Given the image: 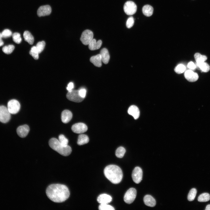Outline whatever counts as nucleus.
<instances>
[{"label":"nucleus","instance_id":"f257e3e1","mask_svg":"<svg viewBox=\"0 0 210 210\" xmlns=\"http://www.w3.org/2000/svg\"><path fill=\"white\" fill-rule=\"evenodd\" d=\"M46 194L52 201L57 203L62 202L69 197L70 192L65 185L55 184L49 185L46 190Z\"/></svg>","mask_w":210,"mask_h":210},{"label":"nucleus","instance_id":"f03ea898","mask_svg":"<svg viewBox=\"0 0 210 210\" xmlns=\"http://www.w3.org/2000/svg\"><path fill=\"white\" fill-rule=\"evenodd\" d=\"M105 177L112 183L118 184L121 181L123 173L120 168L118 166L113 164L106 167L104 170Z\"/></svg>","mask_w":210,"mask_h":210},{"label":"nucleus","instance_id":"7ed1b4c3","mask_svg":"<svg viewBox=\"0 0 210 210\" xmlns=\"http://www.w3.org/2000/svg\"><path fill=\"white\" fill-rule=\"evenodd\" d=\"M49 144L52 149L63 156H68L71 152V148L69 146L62 145L56 138L51 139L49 141Z\"/></svg>","mask_w":210,"mask_h":210},{"label":"nucleus","instance_id":"20e7f679","mask_svg":"<svg viewBox=\"0 0 210 210\" xmlns=\"http://www.w3.org/2000/svg\"><path fill=\"white\" fill-rule=\"evenodd\" d=\"M136 195V189L133 188H130L127 191L124 195V201L128 204L132 203L135 199Z\"/></svg>","mask_w":210,"mask_h":210},{"label":"nucleus","instance_id":"39448f33","mask_svg":"<svg viewBox=\"0 0 210 210\" xmlns=\"http://www.w3.org/2000/svg\"><path fill=\"white\" fill-rule=\"evenodd\" d=\"M123 8L125 12L127 15H132L136 13L137 6L133 1H128L125 4Z\"/></svg>","mask_w":210,"mask_h":210},{"label":"nucleus","instance_id":"423d86ee","mask_svg":"<svg viewBox=\"0 0 210 210\" xmlns=\"http://www.w3.org/2000/svg\"><path fill=\"white\" fill-rule=\"evenodd\" d=\"M20 107L19 102L15 99L10 100L7 104V108L10 114H16L19 111Z\"/></svg>","mask_w":210,"mask_h":210},{"label":"nucleus","instance_id":"0eeeda50","mask_svg":"<svg viewBox=\"0 0 210 210\" xmlns=\"http://www.w3.org/2000/svg\"><path fill=\"white\" fill-rule=\"evenodd\" d=\"M66 97L69 100L76 102H81L84 99L80 96L78 90H72L68 92L66 95Z\"/></svg>","mask_w":210,"mask_h":210},{"label":"nucleus","instance_id":"6e6552de","mask_svg":"<svg viewBox=\"0 0 210 210\" xmlns=\"http://www.w3.org/2000/svg\"><path fill=\"white\" fill-rule=\"evenodd\" d=\"M10 113L7 108L4 106H0V121L2 123L8 122L10 118Z\"/></svg>","mask_w":210,"mask_h":210},{"label":"nucleus","instance_id":"1a4fd4ad","mask_svg":"<svg viewBox=\"0 0 210 210\" xmlns=\"http://www.w3.org/2000/svg\"><path fill=\"white\" fill-rule=\"evenodd\" d=\"M92 32L88 29L85 30L82 33L80 38V40L84 45H88L93 39Z\"/></svg>","mask_w":210,"mask_h":210},{"label":"nucleus","instance_id":"9d476101","mask_svg":"<svg viewBox=\"0 0 210 210\" xmlns=\"http://www.w3.org/2000/svg\"><path fill=\"white\" fill-rule=\"evenodd\" d=\"M143 172L141 169L139 167H135L132 174L133 180L135 183H140L142 180Z\"/></svg>","mask_w":210,"mask_h":210},{"label":"nucleus","instance_id":"9b49d317","mask_svg":"<svg viewBox=\"0 0 210 210\" xmlns=\"http://www.w3.org/2000/svg\"><path fill=\"white\" fill-rule=\"evenodd\" d=\"M71 130L75 133L80 134L86 132L88 130V127L85 124L80 123L73 125Z\"/></svg>","mask_w":210,"mask_h":210},{"label":"nucleus","instance_id":"f8f14e48","mask_svg":"<svg viewBox=\"0 0 210 210\" xmlns=\"http://www.w3.org/2000/svg\"><path fill=\"white\" fill-rule=\"evenodd\" d=\"M51 12L50 6L48 5L41 6L38 8L37 14L39 17L49 15Z\"/></svg>","mask_w":210,"mask_h":210},{"label":"nucleus","instance_id":"ddd939ff","mask_svg":"<svg viewBox=\"0 0 210 210\" xmlns=\"http://www.w3.org/2000/svg\"><path fill=\"white\" fill-rule=\"evenodd\" d=\"M29 131V128L27 125H24L18 127L17 129L18 135L22 138L25 137Z\"/></svg>","mask_w":210,"mask_h":210},{"label":"nucleus","instance_id":"4468645a","mask_svg":"<svg viewBox=\"0 0 210 210\" xmlns=\"http://www.w3.org/2000/svg\"><path fill=\"white\" fill-rule=\"evenodd\" d=\"M185 78L189 81L193 82L197 81L199 76L197 74L191 70L186 71L184 74Z\"/></svg>","mask_w":210,"mask_h":210},{"label":"nucleus","instance_id":"2eb2a0df","mask_svg":"<svg viewBox=\"0 0 210 210\" xmlns=\"http://www.w3.org/2000/svg\"><path fill=\"white\" fill-rule=\"evenodd\" d=\"M97 200L98 202L100 204H108L111 201L112 198L108 195L102 194L99 196Z\"/></svg>","mask_w":210,"mask_h":210},{"label":"nucleus","instance_id":"dca6fc26","mask_svg":"<svg viewBox=\"0 0 210 210\" xmlns=\"http://www.w3.org/2000/svg\"><path fill=\"white\" fill-rule=\"evenodd\" d=\"M72 114L70 111L65 110L62 113L61 118L62 122L64 123H68L71 119Z\"/></svg>","mask_w":210,"mask_h":210},{"label":"nucleus","instance_id":"f3484780","mask_svg":"<svg viewBox=\"0 0 210 210\" xmlns=\"http://www.w3.org/2000/svg\"><path fill=\"white\" fill-rule=\"evenodd\" d=\"M129 114L132 116L135 119H138L140 115V111L139 109L136 106L133 105L130 106L128 110Z\"/></svg>","mask_w":210,"mask_h":210},{"label":"nucleus","instance_id":"a211bd4d","mask_svg":"<svg viewBox=\"0 0 210 210\" xmlns=\"http://www.w3.org/2000/svg\"><path fill=\"white\" fill-rule=\"evenodd\" d=\"M144 201L145 204L147 206L153 207L156 204L155 199L151 195H147L144 198Z\"/></svg>","mask_w":210,"mask_h":210},{"label":"nucleus","instance_id":"6ab92c4d","mask_svg":"<svg viewBox=\"0 0 210 210\" xmlns=\"http://www.w3.org/2000/svg\"><path fill=\"white\" fill-rule=\"evenodd\" d=\"M100 54L102 61L105 64L108 63L110 59V55L108 50L105 48L102 49L100 51Z\"/></svg>","mask_w":210,"mask_h":210},{"label":"nucleus","instance_id":"aec40b11","mask_svg":"<svg viewBox=\"0 0 210 210\" xmlns=\"http://www.w3.org/2000/svg\"><path fill=\"white\" fill-rule=\"evenodd\" d=\"M102 43L101 40H99L97 42L96 39H93L88 44L89 48L92 50L98 49L101 47Z\"/></svg>","mask_w":210,"mask_h":210},{"label":"nucleus","instance_id":"412c9836","mask_svg":"<svg viewBox=\"0 0 210 210\" xmlns=\"http://www.w3.org/2000/svg\"><path fill=\"white\" fill-rule=\"evenodd\" d=\"M90 61L96 66L100 67L102 66V60L100 54L91 57Z\"/></svg>","mask_w":210,"mask_h":210},{"label":"nucleus","instance_id":"4be33fe9","mask_svg":"<svg viewBox=\"0 0 210 210\" xmlns=\"http://www.w3.org/2000/svg\"><path fill=\"white\" fill-rule=\"evenodd\" d=\"M142 11L145 15L147 17H149L153 14V8L150 5H146L143 7Z\"/></svg>","mask_w":210,"mask_h":210},{"label":"nucleus","instance_id":"5701e85b","mask_svg":"<svg viewBox=\"0 0 210 210\" xmlns=\"http://www.w3.org/2000/svg\"><path fill=\"white\" fill-rule=\"evenodd\" d=\"M23 35L25 41L30 45L33 43L34 41V37L29 32L27 31H25Z\"/></svg>","mask_w":210,"mask_h":210},{"label":"nucleus","instance_id":"b1692460","mask_svg":"<svg viewBox=\"0 0 210 210\" xmlns=\"http://www.w3.org/2000/svg\"><path fill=\"white\" fill-rule=\"evenodd\" d=\"M89 141V139L87 135L81 134L78 136L77 144L79 145H81L87 144Z\"/></svg>","mask_w":210,"mask_h":210},{"label":"nucleus","instance_id":"393cba45","mask_svg":"<svg viewBox=\"0 0 210 210\" xmlns=\"http://www.w3.org/2000/svg\"><path fill=\"white\" fill-rule=\"evenodd\" d=\"M194 57L197 64L204 62L207 59L206 56L201 55L198 53H196Z\"/></svg>","mask_w":210,"mask_h":210},{"label":"nucleus","instance_id":"a878e982","mask_svg":"<svg viewBox=\"0 0 210 210\" xmlns=\"http://www.w3.org/2000/svg\"><path fill=\"white\" fill-rule=\"evenodd\" d=\"M210 200V195L207 193H204L200 194L198 198V200L200 202H206Z\"/></svg>","mask_w":210,"mask_h":210},{"label":"nucleus","instance_id":"bb28decb","mask_svg":"<svg viewBox=\"0 0 210 210\" xmlns=\"http://www.w3.org/2000/svg\"><path fill=\"white\" fill-rule=\"evenodd\" d=\"M197 65L200 69L204 72H207L210 70V66L206 62H204L200 63L197 64Z\"/></svg>","mask_w":210,"mask_h":210},{"label":"nucleus","instance_id":"cd10ccee","mask_svg":"<svg viewBox=\"0 0 210 210\" xmlns=\"http://www.w3.org/2000/svg\"><path fill=\"white\" fill-rule=\"evenodd\" d=\"M125 151V150L124 147H120L116 149L115 154L117 157L121 158L124 156Z\"/></svg>","mask_w":210,"mask_h":210},{"label":"nucleus","instance_id":"c85d7f7f","mask_svg":"<svg viewBox=\"0 0 210 210\" xmlns=\"http://www.w3.org/2000/svg\"><path fill=\"white\" fill-rule=\"evenodd\" d=\"M14 48V46L13 45H9L3 47L2 50L5 54H9L13 52Z\"/></svg>","mask_w":210,"mask_h":210},{"label":"nucleus","instance_id":"c756f323","mask_svg":"<svg viewBox=\"0 0 210 210\" xmlns=\"http://www.w3.org/2000/svg\"><path fill=\"white\" fill-rule=\"evenodd\" d=\"M197 190L195 188H192L190 191L188 196V199L190 201L193 200L196 196Z\"/></svg>","mask_w":210,"mask_h":210},{"label":"nucleus","instance_id":"7c9ffc66","mask_svg":"<svg viewBox=\"0 0 210 210\" xmlns=\"http://www.w3.org/2000/svg\"><path fill=\"white\" fill-rule=\"evenodd\" d=\"M29 53L34 59L36 60L38 59L39 53L36 46H33L31 48Z\"/></svg>","mask_w":210,"mask_h":210},{"label":"nucleus","instance_id":"2f4dec72","mask_svg":"<svg viewBox=\"0 0 210 210\" xmlns=\"http://www.w3.org/2000/svg\"><path fill=\"white\" fill-rule=\"evenodd\" d=\"M13 41L16 43L19 44L22 41L20 34L18 32L14 33L12 35Z\"/></svg>","mask_w":210,"mask_h":210},{"label":"nucleus","instance_id":"473e14b6","mask_svg":"<svg viewBox=\"0 0 210 210\" xmlns=\"http://www.w3.org/2000/svg\"><path fill=\"white\" fill-rule=\"evenodd\" d=\"M59 141L61 144L64 146H68V140L64 135L60 134L59 136Z\"/></svg>","mask_w":210,"mask_h":210},{"label":"nucleus","instance_id":"72a5a7b5","mask_svg":"<svg viewBox=\"0 0 210 210\" xmlns=\"http://www.w3.org/2000/svg\"><path fill=\"white\" fill-rule=\"evenodd\" d=\"M185 69V66L183 64H180L175 67L174 71L177 74H181L183 72Z\"/></svg>","mask_w":210,"mask_h":210},{"label":"nucleus","instance_id":"f704fd0d","mask_svg":"<svg viewBox=\"0 0 210 210\" xmlns=\"http://www.w3.org/2000/svg\"><path fill=\"white\" fill-rule=\"evenodd\" d=\"M99 209L100 210H115L113 207L108 204H100L99 206Z\"/></svg>","mask_w":210,"mask_h":210},{"label":"nucleus","instance_id":"c9c22d12","mask_svg":"<svg viewBox=\"0 0 210 210\" xmlns=\"http://www.w3.org/2000/svg\"><path fill=\"white\" fill-rule=\"evenodd\" d=\"M45 41H42L38 42L36 46V47L39 53H41L43 50L45 46Z\"/></svg>","mask_w":210,"mask_h":210},{"label":"nucleus","instance_id":"e433bc0d","mask_svg":"<svg viewBox=\"0 0 210 210\" xmlns=\"http://www.w3.org/2000/svg\"><path fill=\"white\" fill-rule=\"evenodd\" d=\"M3 38H7L11 36L12 35V32L8 29H4L1 33Z\"/></svg>","mask_w":210,"mask_h":210},{"label":"nucleus","instance_id":"4c0bfd02","mask_svg":"<svg viewBox=\"0 0 210 210\" xmlns=\"http://www.w3.org/2000/svg\"><path fill=\"white\" fill-rule=\"evenodd\" d=\"M134 23V20L133 17H130L127 20L126 26L128 28L132 27Z\"/></svg>","mask_w":210,"mask_h":210},{"label":"nucleus","instance_id":"58836bf2","mask_svg":"<svg viewBox=\"0 0 210 210\" xmlns=\"http://www.w3.org/2000/svg\"><path fill=\"white\" fill-rule=\"evenodd\" d=\"M78 91L80 96L84 98L86 94V89L84 88H81L78 90Z\"/></svg>","mask_w":210,"mask_h":210},{"label":"nucleus","instance_id":"ea45409f","mask_svg":"<svg viewBox=\"0 0 210 210\" xmlns=\"http://www.w3.org/2000/svg\"><path fill=\"white\" fill-rule=\"evenodd\" d=\"M187 67L193 70L195 69L196 66L193 62H190L188 64Z\"/></svg>","mask_w":210,"mask_h":210},{"label":"nucleus","instance_id":"a19ab883","mask_svg":"<svg viewBox=\"0 0 210 210\" xmlns=\"http://www.w3.org/2000/svg\"><path fill=\"white\" fill-rule=\"evenodd\" d=\"M74 87V85L73 83L72 82H70L68 84L67 86L66 87V89L68 92L70 91L73 90Z\"/></svg>","mask_w":210,"mask_h":210},{"label":"nucleus","instance_id":"79ce46f5","mask_svg":"<svg viewBox=\"0 0 210 210\" xmlns=\"http://www.w3.org/2000/svg\"><path fill=\"white\" fill-rule=\"evenodd\" d=\"M2 38L1 33L0 32V47L2 46L4 44V42L2 40Z\"/></svg>","mask_w":210,"mask_h":210},{"label":"nucleus","instance_id":"37998d69","mask_svg":"<svg viewBox=\"0 0 210 210\" xmlns=\"http://www.w3.org/2000/svg\"><path fill=\"white\" fill-rule=\"evenodd\" d=\"M205 210H210V204H208L206 207Z\"/></svg>","mask_w":210,"mask_h":210}]
</instances>
